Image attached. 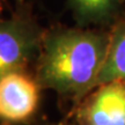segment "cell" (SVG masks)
I'll use <instances>...</instances> for the list:
<instances>
[{"instance_id":"cell-1","label":"cell","mask_w":125,"mask_h":125,"mask_svg":"<svg viewBox=\"0 0 125 125\" xmlns=\"http://www.w3.org/2000/svg\"><path fill=\"white\" fill-rule=\"evenodd\" d=\"M110 44V30L56 28L44 34L36 80L73 102V108L96 87Z\"/></svg>"},{"instance_id":"cell-2","label":"cell","mask_w":125,"mask_h":125,"mask_svg":"<svg viewBox=\"0 0 125 125\" xmlns=\"http://www.w3.org/2000/svg\"><path fill=\"white\" fill-rule=\"evenodd\" d=\"M44 31L29 19L14 18L0 21V78L23 71L34 57H38Z\"/></svg>"},{"instance_id":"cell-3","label":"cell","mask_w":125,"mask_h":125,"mask_svg":"<svg viewBox=\"0 0 125 125\" xmlns=\"http://www.w3.org/2000/svg\"><path fill=\"white\" fill-rule=\"evenodd\" d=\"M72 112L76 125H125V80L95 87Z\"/></svg>"},{"instance_id":"cell-4","label":"cell","mask_w":125,"mask_h":125,"mask_svg":"<svg viewBox=\"0 0 125 125\" xmlns=\"http://www.w3.org/2000/svg\"><path fill=\"white\" fill-rule=\"evenodd\" d=\"M41 86L23 71L0 78V121L20 124L30 119L40 104Z\"/></svg>"},{"instance_id":"cell-5","label":"cell","mask_w":125,"mask_h":125,"mask_svg":"<svg viewBox=\"0 0 125 125\" xmlns=\"http://www.w3.org/2000/svg\"><path fill=\"white\" fill-rule=\"evenodd\" d=\"M80 27L112 26L119 21L123 0H67Z\"/></svg>"},{"instance_id":"cell-6","label":"cell","mask_w":125,"mask_h":125,"mask_svg":"<svg viewBox=\"0 0 125 125\" xmlns=\"http://www.w3.org/2000/svg\"><path fill=\"white\" fill-rule=\"evenodd\" d=\"M114 80H125V20L117 21L110 30V44L96 87Z\"/></svg>"},{"instance_id":"cell-7","label":"cell","mask_w":125,"mask_h":125,"mask_svg":"<svg viewBox=\"0 0 125 125\" xmlns=\"http://www.w3.org/2000/svg\"><path fill=\"white\" fill-rule=\"evenodd\" d=\"M62 125H76V124L73 122V123H67V124H62Z\"/></svg>"}]
</instances>
